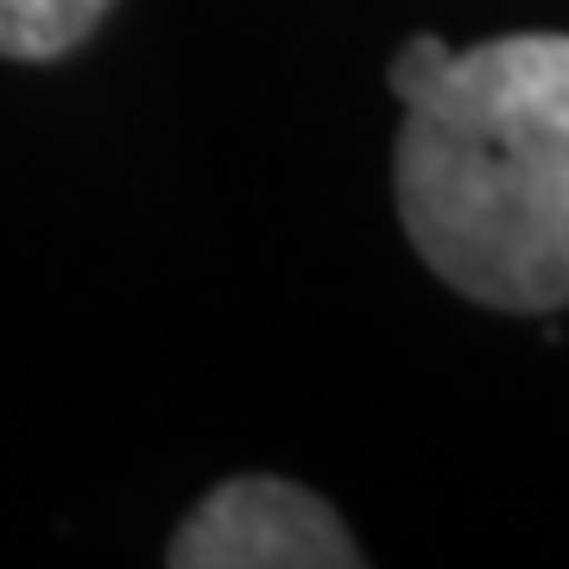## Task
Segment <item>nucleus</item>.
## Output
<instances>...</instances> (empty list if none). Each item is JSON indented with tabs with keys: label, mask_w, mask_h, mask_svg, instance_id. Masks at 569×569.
I'll use <instances>...</instances> for the list:
<instances>
[{
	"label": "nucleus",
	"mask_w": 569,
	"mask_h": 569,
	"mask_svg": "<svg viewBox=\"0 0 569 569\" xmlns=\"http://www.w3.org/2000/svg\"><path fill=\"white\" fill-rule=\"evenodd\" d=\"M164 557L178 569H355L361 545L310 488L234 475L183 519Z\"/></svg>",
	"instance_id": "2"
},
{
	"label": "nucleus",
	"mask_w": 569,
	"mask_h": 569,
	"mask_svg": "<svg viewBox=\"0 0 569 569\" xmlns=\"http://www.w3.org/2000/svg\"><path fill=\"white\" fill-rule=\"evenodd\" d=\"M392 197L425 266L488 310L569 305V39L475 44L399 102Z\"/></svg>",
	"instance_id": "1"
},
{
	"label": "nucleus",
	"mask_w": 569,
	"mask_h": 569,
	"mask_svg": "<svg viewBox=\"0 0 569 569\" xmlns=\"http://www.w3.org/2000/svg\"><path fill=\"white\" fill-rule=\"evenodd\" d=\"M114 0H0V58H58L96 32Z\"/></svg>",
	"instance_id": "3"
},
{
	"label": "nucleus",
	"mask_w": 569,
	"mask_h": 569,
	"mask_svg": "<svg viewBox=\"0 0 569 569\" xmlns=\"http://www.w3.org/2000/svg\"><path fill=\"white\" fill-rule=\"evenodd\" d=\"M449 58H456V51H449L437 32H418V39H406V44H399V58H392V96H399V102H411V96H418V89H425V82L437 77Z\"/></svg>",
	"instance_id": "4"
}]
</instances>
